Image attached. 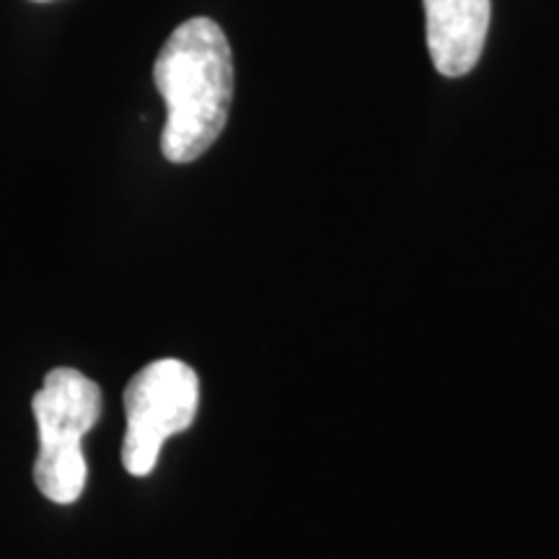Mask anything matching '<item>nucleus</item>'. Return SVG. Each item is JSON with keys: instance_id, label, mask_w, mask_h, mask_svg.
Wrapping results in <instances>:
<instances>
[{"instance_id": "obj_3", "label": "nucleus", "mask_w": 559, "mask_h": 559, "mask_svg": "<svg viewBox=\"0 0 559 559\" xmlns=\"http://www.w3.org/2000/svg\"><path fill=\"white\" fill-rule=\"evenodd\" d=\"M198 407L200 379L185 360L160 358L138 370L124 389V472L132 477H148L156 469L166 440L192 428Z\"/></svg>"}, {"instance_id": "obj_4", "label": "nucleus", "mask_w": 559, "mask_h": 559, "mask_svg": "<svg viewBox=\"0 0 559 559\" xmlns=\"http://www.w3.org/2000/svg\"><path fill=\"white\" fill-rule=\"evenodd\" d=\"M428 50L438 73L459 79L477 66L489 32V0H423Z\"/></svg>"}, {"instance_id": "obj_1", "label": "nucleus", "mask_w": 559, "mask_h": 559, "mask_svg": "<svg viewBox=\"0 0 559 559\" xmlns=\"http://www.w3.org/2000/svg\"><path fill=\"white\" fill-rule=\"evenodd\" d=\"M153 81L166 104L160 153L171 164H192L221 138L234 99V55L221 26L205 16L177 26Z\"/></svg>"}, {"instance_id": "obj_2", "label": "nucleus", "mask_w": 559, "mask_h": 559, "mask_svg": "<svg viewBox=\"0 0 559 559\" xmlns=\"http://www.w3.org/2000/svg\"><path fill=\"white\" fill-rule=\"evenodd\" d=\"M102 404L96 381L75 368H52L34 394L32 409L39 430L34 485L58 506H73L86 489L83 438L99 423Z\"/></svg>"}]
</instances>
